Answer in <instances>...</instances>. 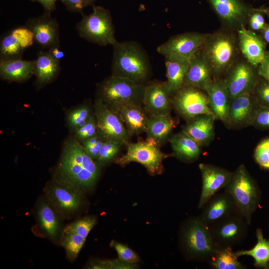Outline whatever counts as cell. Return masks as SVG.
<instances>
[{"mask_svg": "<svg viewBox=\"0 0 269 269\" xmlns=\"http://www.w3.org/2000/svg\"><path fill=\"white\" fill-rule=\"evenodd\" d=\"M110 245L115 249L120 260L131 264L139 261L137 255L127 246L115 241H112Z\"/></svg>", "mask_w": 269, "mask_h": 269, "instance_id": "obj_42", "label": "cell"}, {"mask_svg": "<svg viewBox=\"0 0 269 269\" xmlns=\"http://www.w3.org/2000/svg\"><path fill=\"white\" fill-rule=\"evenodd\" d=\"M113 46L112 75L142 84L151 70L145 51L134 41L117 42Z\"/></svg>", "mask_w": 269, "mask_h": 269, "instance_id": "obj_2", "label": "cell"}, {"mask_svg": "<svg viewBox=\"0 0 269 269\" xmlns=\"http://www.w3.org/2000/svg\"><path fill=\"white\" fill-rule=\"evenodd\" d=\"M45 192L48 202L65 218L74 214L83 204L82 192L54 180L47 184Z\"/></svg>", "mask_w": 269, "mask_h": 269, "instance_id": "obj_13", "label": "cell"}, {"mask_svg": "<svg viewBox=\"0 0 269 269\" xmlns=\"http://www.w3.org/2000/svg\"><path fill=\"white\" fill-rule=\"evenodd\" d=\"M100 174V164L89 156L75 137L65 142L54 181L81 192L91 189Z\"/></svg>", "mask_w": 269, "mask_h": 269, "instance_id": "obj_1", "label": "cell"}, {"mask_svg": "<svg viewBox=\"0 0 269 269\" xmlns=\"http://www.w3.org/2000/svg\"><path fill=\"white\" fill-rule=\"evenodd\" d=\"M144 86L125 77L113 75L98 86V99L111 109L128 104L140 105Z\"/></svg>", "mask_w": 269, "mask_h": 269, "instance_id": "obj_5", "label": "cell"}, {"mask_svg": "<svg viewBox=\"0 0 269 269\" xmlns=\"http://www.w3.org/2000/svg\"><path fill=\"white\" fill-rule=\"evenodd\" d=\"M249 25L251 30L259 31L262 30L266 25L264 14L257 8H253V10L249 15L248 20Z\"/></svg>", "mask_w": 269, "mask_h": 269, "instance_id": "obj_46", "label": "cell"}, {"mask_svg": "<svg viewBox=\"0 0 269 269\" xmlns=\"http://www.w3.org/2000/svg\"><path fill=\"white\" fill-rule=\"evenodd\" d=\"M172 104L187 121L203 114L214 116L208 106L206 92L195 87L182 86L174 95Z\"/></svg>", "mask_w": 269, "mask_h": 269, "instance_id": "obj_12", "label": "cell"}, {"mask_svg": "<svg viewBox=\"0 0 269 269\" xmlns=\"http://www.w3.org/2000/svg\"><path fill=\"white\" fill-rule=\"evenodd\" d=\"M239 45L238 38L224 30L209 34L201 51L210 63L214 79L226 74L237 60Z\"/></svg>", "mask_w": 269, "mask_h": 269, "instance_id": "obj_3", "label": "cell"}, {"mask_svg": "<svg viewBox=\"0 0 269 269\" xmlns=\"http://www.w3.org/2000/svg\"><path fill=\"white\" fill-rule=\"evenodd\" d=\"M134 264L128 263L120 260H96L90 264L89 268L91 269H129L134 268Z\"/></svg>", "mask_w": 269, "mask_h": 269, "instance_id": "obj_44", "label": "cell"}, {"mask_svg": "<svg viewBox=\"0 0 269 269\" xmlns=\"http://www.w3.org/2000/svg\"><path fill=\"white\" fill-rule=\"evenodd\" d=\"M86 239L67 226L63 230L60 243L70 260L74 261L76 259Z\"/></svg>", "mask_w": 269, "mask_h": 269, "instance_id": "obj_35", "label": "cell"}, {"mask_svg": "<svg viewBox=\"0 0 269 269\" xmlns=\"http://www.w3.org/2000/svg\"><path fill=\"white\" fill-rule=\"evenodd\" d=\"M259 11L266 15L269 18V6L257 8Z\"/></svg>", "mask_w": 269, "mask_h": 269, "instance_id": "obj_52", "label": "cell"}, {"mask_svg": "<svg viewBox=\"0 0 269 269\" xmlns=\"http://www.w3.org/2000/svg\"><path fill=\"white\" fill-rule=\"evenodd\" d=\"M174 127V121L170 113L150 117L146 132L147 138L159 145L166 140Z\"/></svg>", "mask_w": 269, "mask_h": 269, "instance_id": "obj_32", "label": "cell"}, {"mask_svg": "<svg viewBox=\"0 0 269 269\" xmlns=\"http://www.w3.org/2000/svg\"><path fill=\"white\" fill-rule=\"evenodd\" d=\"M50 13L45 11L42 15L28 19L26 23L33 33L34 42L48 49L60 44L59 25Z\"/></svg>", "mask_w": 269, "mask_h": 269, "instance_id": "obj_16", "label": "cell"}, {"mask_svg": "<svg viewBox=\"0 0 269 269\" xmlns=\"http://www.w3.org/2000/svg\"><path fill=\"white\" fill-rule=\"evenodd\" d=\"M224 191L231 196L238 212L250 225L252 215L260 201L261 192L244 164L233 173Z\"/></svg>", "mask_w": 269, "mask_h": 269, "instance_id": "obj_4", "label": "cell"}, {"mask_svg": "<svg viewBox=\"0 0 269 269\" xmlns=\"http://www.w3.org/2000/svg\"><path fill=\"white\" fill-rule=\"evenodd\" d=\"M166 81L153 82L146 86L142 103L144 109L150 117L170 113L172 99Z\"/></svg>", "mask_w": 269, "mask_h": 269, "instance_id": "obj_17", "label": "cell"}, {"mask_svg": "<svg viewBox=\"0 0 269 269\" xmlns=\"http://www.w3.org/2000/svg\"><path fill=\"white\" fill-rule=\"evenodd\" d=\"M237 30L239 50L246 61L258 67L265 57L266 43L255 31L247 29L245 25Z\"/></svg>", "mask_w": 269, "mask_h": 269, "instance_id": "obj_23", "label": "cell"}, {"mask_svg": "<svg viewBox=\"0 0 269 269\" xmlns=\"http://www.w3.org/2000/svg\"><path fill=\"white\" fill-rule=\"evenodd\" d=\"M201 209L199 219L208 228L238 212L232 198L225 191L215 194Z\"/></svg>", "mask_w": 269, "mask_h": 269, "instance_id": "obj_21", "label": "cell"}, {"mask_svg": "<svg viewBox=\"0 0 269 269\" xmlns=\"http://www.w3.org/2000/svg\"><path fill=\"white\" fill-rule=\"evenodd\" d=\"M98 134L104 140L115 141L122 145L129 144L130 135L118 114L100 100L94 104Z\"/></svg>", "mask_w": 269, "mask_h": 269, "instance_id": "obj_10", "label": "cell"}, {"mask_svg": "<svg viewBox=\"0 0 269 269\" xmlns=\"http://www.w3.org/2000/svg\"><path fill=\"white\" fill-rule=\"evenodd\" d=\"M209 33L188 32L170 37L159 46L157 51L160 54L191 59L202 48Z\"/></svg>", "mask_w": 269, "mask_h": 269, "instance_id": "obj_14", "label": "cell"}, {"mask_svg": "<svg viewBox=\"0 0 269 269\" xmlns=\"http://www.w3.org/2000/svg\"><path fill=\"white\" fill-rule=\"evenodd\" d=\"M92 115L91 109L86 105L73 109L67 115V120L69 128L75 132L85 124Z\"/></svg>", "mask_w": 269, "mask_h": 269, "instance_id": "obj_36", "label": "cell"}, {"mask_svg": "<svg viewBox=\"0 0 269 269\" xmlns=\"http://www.w3.org/2000/svg\"><path fill=\"white\" fill-rule=\"evenodd\" d=\"M209 107L216 119L227 127L230 98L224 79H214L205 91Z\"/></svg>", "mask_w": 269, "mask_h": 269, "instance_id": "obj_25", "label": "cell"}, {"mask_svg": "<svg viewBox=\"0 0 269 269\" xmlns=\"http://www.w3.org/2000/svg\"><path fill=\"white\" fill-rule=\"evenodd\" d=\"M259 75L269 81V50H267L265 57L258 67Z\"/></svg>", "mask_w": 269, "mask_h": 269, "instance_id": "obj_48", "label": "cell"}, {"mask_svg": "<svg viewBox=\"0 0 269 269\" xmlns=\"http://www.w3.org/2000/svg\"><path fill=\"white\" fill-rule=\"evenodd\" d=\"M60 70L59 62L47 51H41L34 60V74L38 87L45 86L54 80Z\"/></svg>", "mask_w": 269, "mask_h": 269, "instance_id": "obj_29", "label": "cell"}, {"mask_svg": "<svg viewBox=\"0 0 269 269\" xmlns=\"http://www.w3.org/2000/svg\"><path fill=\"white\" fill-rule=\"evenodd\" d=\"M36 211V223L33 233L38 236L56 241L59 238L61 228L58 212L48 200L40 201Z\"/></svg>", "mask_w": 269, "mask_h": 269, "instance_id": "obj_22", "label": "cell"}, {"mask_svg": "<svg viewBox=\"0 0 269 269\" xmlns=\"http://www.w3.org/2000/svg\"><path fill=\"white\" fill-rule=\"evenodd\" d=\"M254 158L260 166L269 170V137L262 140L254 150Z\"/></svg>", "mask_w": 269, "mask_h": 269, "instance_id": "obj_39", "label": "cell"}, {"mask_svg": "<svg viewBox=\"0 0 269 269\" xmlns=\"http://www.w3.org/2000/svg\"><path fill=\"white\" fill-rule=\"evenodd\" d=\"M253 94L259 106L269 107V81L260 76Z\"/></svg>", "mask_w": 269, "mask_h": 269, "instance_id": "obj_38", "label": "cell"}, {"mask_svg": "<svg viewBox=\"0 0 269 269\" xmlns=\"http://www.w3.org/2000/svg\"><path fill=\"white\" fill-rule=\"evenodd\" d=\"M216 14L229 28L237 30L248 21L253 10L240 0H209Z\"/></svg>", "mask_w": 269, "mask_h": 269, "instance_id": "obj_20", "label": "cell"}, {"mask_svg": "<svg viewBox=\"0 0 269 269\" xmlns=\"http://www.w3.org/2000/svg\"><path fill=\"white\" fill-rule=\"evenodd\" d=\"M208 263L210 267L214 269L246 268L238 260V257L235 255L231 247L218 248Z\"/></svg>", "mask_w": 269, "mask_h": 269, "instance_id": "obj_34", "label": "cell"}, {"mask_svg": "<svg viewBox=\"0 0 269 269\" xmlns=\"http://www.w3.org/2000/svg\"><path fill=\"white\" fill-rule=\"evenodd\" d=\"M215 118L203 114L187 121L182 131L202 146L209 144L214 138Z\"/></svg>", "mask_w": 269, "mask_h": 269, "instance_id": "obj_27", "label": "cell"}, {"mask_svg": "<svg viewBox=\"0 0 269 269\" xmlns=\"http://www.w3.org/2000/svg\"><path fill=\"white\" fill-rule=\"evenodd\" d=\"M47 51L55 59L59 62L64 55V52L60 49L59 46H53L49 48Z\"/></svg>", "mask_w": 269, "mask_h": 269, "instance_id": "obj_50", "label": "cell"}, {"mask_svg": "<svg viewBox=\"0 0 269 269\" xmlns=\"http://www.w3.org/2000/svg\"><path fill=\"white\" fill-rule=\"evenodd\" d=\"M74 133L75 137L80 142L97 134V122L94 115L93 114L86 124L76 130Z\"/></svg>", "mask_w": 269, "mask_h": 269, "instance_id": "obj_40", "label": "cell"}, {"mask_svg": "<svg viewBox=\"0 0 269 269\" xmlns=\"http://www.w3.org/2000/svg\"><path fill=\"white\" fill-rule=\"evenodd\" d=\"M95 0H61L72 11H80L84 7L93 4Z\"/></svg>", "mask_w": 269, "mask_h": 269, "instance_id": "obj_47", "label": "cell"}, {"mask_svg": "<svg viewBox=\"0 0 269 269\" xmlns=\"http://www.w3.org/2000/svg\"><path fill=\"white\" fill-rule=\"evenodd\" d=\"M257 242L251 249L240 250L235 252L238 258L243 256L252 257L255 261L254 265L258 268L268 269L269 267V240L264 238L262 230L258 229L256 231Z\"/></svg>", "mask_w": 269, "mask_h": 269, "instance_id": "obj_33", "label": "cell"}, {"mask_svg": "<svg viewBox=\"0 0 269 269\" xmlns=\"http://www.w3.org/2000/svg\"><path fill=\"white\" fill-rule=\"evenodd\" d=\"M251 126L261 130H269V107L259 106Z\"/></svg>", "mask_w": 269, "mask_h": 269, "instance_id": "obj_45", "label": "cell"}, {"mask_svg": "<svg viewBox=\"0 0 269 269\" xmlns=\"http://www.w3.org/2000/svg\"></svg>", "mask_w": 269, "mask_h": 269, "instance_id": "obj_53", "label": "cell"}, {"mask_svg": "<svg viewBox=\"0 0 269 269\" xmlns=\"http://www.w3.org/2000/svg\"><path fill=\"white\" fill-rule=\"evenodd\" d=\"M165 58L167 83L171 95L175 94L182 87L191 59L175 56Z\"/></svg>", "mask_w": 269, "mask_h": 269, "instance_id": "obj_30", "label": "cell"}, {"mask_svg": "<svg viewBox=\"0 0 269 269\" xmlns=\"http://www.w3.org/2000/svg\"><path fill=\"white\" fill-rule=\"evenodd\" d=\"M258 107L253 93L243 94L231 99L227 127L241 129L251 126Z\"/></svg>", "mask_w": 269, "mask_h": 269, "instance_id": "obj_18", "label": "cell"}, {"mask_svg": "<svg viewBox=\"0 0 269 269\" xmlns=\"http://www.w3.org/2000/svg\"><path fill=\"white\" fill-rule=\"evenodd\" d=\"M40 3L45 8L46 12L50 13L54 10L55 3L57 0H31Z\"/></svg>", "mask_w": 269, "mask_h": 269, "instance_id": "obj_49", "label": "cell"}, {"mask_svg": "<svg viewBox=\"0 0 269 269\" xmlns=\"http://www.w3.org/2000/svg\"><path fill=\"white\" fill-rule=\"evenodd\" d=\"M33 43V33L26 26L14 28L1 38L0 59L21 58L24 51Z\"/></svg>", "mask_w": 269, "mask_h": 269, "instance_id": "obj_19", "label": "cell"}, {"mask_svg": "<svg viewBox=\"0 0 269 269\" xmlns=\"http://www.w3.org/2000/svg\"><path fill=\"white\" fill-rule=\"evenodd\" d=\"M93 10L92 13L83 15L77 23L76 29L79 36L100 46H113L118 41L110 11L100 6H93Z\"/></svg>", "mask_w": 269, "mask_h": 269, "instance_id": "obj_6", "label": "cell"}, {"mask_svg": "<svg viewBox=\"0 0 269 269\" xmlns=\"http://www.w3.org/2000/svg\"><path fill=\"white\" fill-rule=\"evenodd\" d=\"M249 226L246 219L236 212L208 229L212 239L218 248H232L245 239Z\"/></svg>", "mask_w": 269, "mask_h": 269, "instance_id": "obj_9", "label": "cell"}, {"mask_svg": "<svg viewBox=\"0 0 269 269\" xmlns=\"http://www.w3.org/2000/svg\"><path fill=\"white\" fill-rule=\"evenodd\" d=\"M168 156L159 148V144L151 138L128 144L127 152L115 160L121 166H125L131 162L142 165L152 175L162 172V161Z\"/></svg>", "mask_w": 269, "mask_h": 269, "instance_id": "obj_8", "label": "cell"}, {"mask_svg": "<svg viewBox=\"0 0 269 269\" xmlns=\"http://www.w3.org/2000/svg\"><path fill=\"white\" fill-rule=\"evenodd\" d=\"M199 168L202 185L198 208L201 209L212 196L225 188L233 172L210 164L200 163Z\"/></svg>", "mask_w": 269, "mask_h": 269, "instance_id": "obj_15", "label": "cell"}, {"mask_svg": "<svg viewBox=\"0 0 269 269\" xmlns=\"http://www.w3.org/2000/svg\"><path fill=\"white\" fill-rule=\"evenodd\" d=\"M111 109L119 116L130 135L146 133L149 118L140 105H124Z\"/></svg>", "mask_w": 269, "mask_h": 269, "instance_id": "obj_26", "label": "cell"}, {"mask_svg": "<svg viewBox=\"0 0 269 269\" xmlns=\"http://www.w3.org/2000/svg\"><path fill=\"white\" fill-rule=\"evenodd\" d=\"M261 36L266 43L269 44V23H267L264 28L260 31Z\"/></svg>", "mask_w": 269, "mask_h": 269, "instance_id": "obj_51", "label": "cell"}, {"mask_svg": "<svg viewBox=\"0 0 269 269\" xmlns=\"http://www.w3.org/2000/svg\"><path fill=\"white\" fill-rule=\"evenodd\" d=\"M96 222L94 217H86L67 226L70 229L86 239Z\"/></svg>", "mask_w": 269, "mask_h": 269, "instance_id": "obj_41", "label": "cell"}, {"mask_svg": "<svg viewBox=\"0 0 269 269\" xmlns=\"http://www.w3.org/2000/svg\"><path fill=\"white\" fill-rule=\"evenodd\" d=\"M212 69L201 49L191 59L183 85L195 87L205 92L214 80Z\"/></svg>", "mask_w": 269, "mask_h": 269, "instance_id": "obj_24", "label": "cell"}, {"mask_svg": "<svg viewBox=\"0 0 269 269\" xmlns=\"http://www.w3.org/2000/svg\"><path fill=\"white\" fill-rule=\"evenodd\" d=\"M174 154L179 159L192 161L197 159L202 146L182 131L169 139Z\"/></svg>", "mask_w": 269, "mask_h": 269, "instance_id": "obj_31", "label": "cell"}, {"mask_svg": "<svg viewBox=\"0 0 269 269\" xmlns=\"http://www.w3.org/2000/svg\"><path fill=\"white\" fill-rule=\"evenodd\" d=\"M34 65V60L0 59V78L9 82H24L33 75Z\"/></svg>", "mask_w": 269, "mask_h": 269, "instance_id": "obj_28", "label": "cell"}, {"mask_svg": "<svg viewBox=\"0 0 269 269\" xmlns=\"http://www.w3.org/2000/svg\"><path fill=\"white\" fill-rule=\"evenodd\" d=\"M104 141L97 134L81 143L85 152L96 161Z\"/></svg>", "mask_w": 269, "mask_h": 269, "instance_id": "obj_43", "label": "cell"}, {"mask_svg": "<svg viewBox=\"0 0 269 269\" xmlns=\"http://www.w3.org/2000/svg\"><path fill=\"white\" fill-rule=\"evenodd\" d=\"M122 145L115 141H104L99 151L96 162L100 165L110 162L117 155Z\"/></svg>", "mask_w": 269, "mask_h": 269, "instance_id": "obj_37", "label": "cell"}, {"mask_svg": "<svg viewBox=\"0 0 269 269\" xmlns=\"http://www.w3.org/2000/svg\"><path fill=\"white\" fill-rule=\"evenodd\" d=\"M260 76L258 67L245 59H237L224 79L230 100L243 94L253 93Z\"/></svg>", "mask_w": 269, "mask_h": 269, "instance_id": "obj_11", "label": "cell"}, {"mask_svg": "<svg viewBox=\"0 0 269 269\" xmlns=\"http://www.w3.org/2000/svg\"><path fill=\"white\" fill-rule=\"evenodd\" d=\"M181 240L187 255L198 261L208 263L218 249L212 239L208 228L199 218L191 220L184 226Z\"/></svg>", "mask_w": 269, "mask_h": 269, "instance_id": "obj_7", "label": "cell"}]
</instances>
